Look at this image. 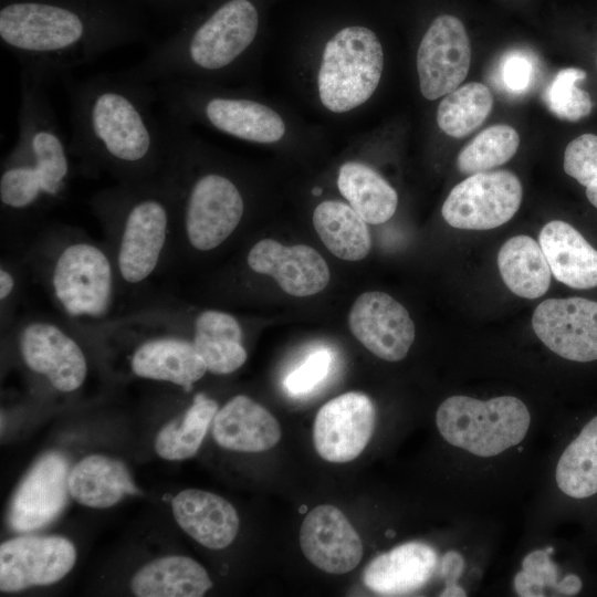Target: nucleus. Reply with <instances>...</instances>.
Listing matches in <instances>:
<instances>
[{"label": "nucleus", "mask_w": 597, "mask_h": 597, "mask_svg": "<svg viewBox=\"0 0 597 597\" xmlns=\"http://www.w3.org/2000/svg\"><path fill=\"white\" fill-rule=\"evenodd\" d=\"M76 562V549L65 537L21 536L0 546V589L19 591L62 579Z\"/></svg>", "instance_id": "obj_13"}, {"label": "nucleus", "mask_w": 597, "mask_h": 597, "mask_svg": "<svg viewBox=\"0 0 597 597\" xmlns=\"http://www.w3.org/2000/svg\"><path fill=\"white\" fill-rule=\"evenodd\" d=\"M564 170L582 186L589 185L597 174V135H580L566 146Z\"/></svg>", "instance_id": "obj_35"}, {"label": "nucleus", "mask_w": 597, "mask_h": 597, "mask_svg": "<svg viewBox=\"0 0 597 597\" xmlns=\"http://www.w3.org/2000/svg\"><path fill=\"white\" fill-rule=\"evenodd\" d=\"M384 63V49L373 30L363 25L342 28L320 54L315 73L320 103L334 114L358 108L377 90Z\"/></svg>", "instance_id": "obj_7"}, {"label": "nucleus", "mask_w": 597, "mask_h": 597, "mask_svg": "<svg viewBox=\"0 0 597 597\" xmlns=\"http://www.w3.org/2000/svg\"><path fill=\"white\" fill-rule=\"evenodd\" d=\"M559 490L574 499L597 493V416L568 444L556 465Z\"/></svg>", "instance_id": "obj_30"}, {"label": "nucleus", "mask_w": 597, "mask_h": 597, "mask_svg": "<svg viewBox=\"0 0 597 597\" xmlns=\"http://www.w3.org/2000/svg\"><path fill=\"white\" fill-rule=\"evenodd\" d=\"M586 196L589 202L597 208V174L586 187Z\"/></svg>", "instance_id": "obj_39"}, {"label": "nucleus", "mask_w": 597, "mask_h": 597, "mask_svg": "<svg viewBox=\"0 0 597 597\" xmlns=\"http://www.w3.org/2000/svg\"><path fill=\"white\" fill-rule=\"evenodd\" d=\"M159 303L182 326L189 327L186 333L209 373L228 375L245 363L248 354L243 346V329L233 315L219 310H203L197 313L188 325L177 317L166 303Z\"/></svg>", "instance_id": "obj_22"}, {"label": "nucleus", "mask_w": 597, "mask_h": 597, "mask_svg": "<svg viewBox=\"0 0 597 597\" xmlns=\"http://www.w3.org/2000/svg\"><path fill=\"white\" fill-rule=\"evenodd\" d=\"M520 146L519 133L498 124L481 130L458 154L457 167L465 175L490 171L509 161Z\"/></svg>", "instance_id": "obj_32"}, {"label": "nucleus", "mask_w": 597, "mask_h": 597, "mask_svg": "<svg viewBox=\"0 0 597 597\" xmlns=\"http://www.w3.org/2000/svg\"><path fill=\"white\" fill-rule=\"evenodd\" d=\"M376 423L371 399L359 391L339 395L321 407L313 425V441L322 459L345 463L368 444Z\"/></svg>", "instance_id": "obj_12"}, {"label": "nucleus", "mask_w": 597, "mask_h": 597, "mask_svg": "<svg viewBox=\"0 0 597 597\" xmlns=\"http://www.w3.org/2000/svg\"><path fill=\"white\" fill-rule=\"evenodd\" d=\"M498 266L507 289L524 298L543 296L551 284V269L540 243L528 235H515L503 243Z\"/></svg>", "instance_id": "obj_27"}, {"label": "nucleus", "mask_w": 597, "mask_h": 597, "mask_svg": "<svg viewBox=\"0 0 597 597\" xmlns=\"http://www.w3.org/2000/svg\"><path fill=\"white\" fill-rule=\"evenodd\" d=\"M69 463L56 452L40 458L17 489L9 510V524L28 532L51 523L67 501Z\"/></svg>", "instance_id": "obj_16"}, {"label": "nucleus", "mask_w": 597, "mask_h": 597, "mask_svg": "<svg viewBox=\"0 0 597 597\" xmlns=\"http://www.w3.org/2000/svg\"><path fill=\"white\" fill-rule=\"evenodd\" d=\"M316 233L338 259L359 261L371 245L367 222L348 205L338 200H325L313 212Z\"/></svg>", "instance_id": "obj_28"}, {"label": "nucleus", "mask_w": 597, "mask_h": 597, "mask_svg": "<svg viewBox=\"0 0 597 597\" xmlns=\"http://www.w3.org/2000/svg\"><path fill=\"white\" fill-rule=\"evenodd\" d=\"M69 494L80 504L105 509L138 492L127 467L119 460L91 454L70 471Z\"/></svg>", "instance_id": "obj_24"}, {"label": "nucleus", "mask_w": 597, "mask_h": 597, "mask_svg": "<svg viewBox=\"0 0 597 597\" xmlns=\"http://www.w3.org/2000/svg\"><path fill=\"white\" fill-rule=\"evenodd\" d=\"M23 265L34 274L64 321L88 329L115 318L122 292L105 245L81 229H44L29 247Z\"/></svg>", "instance_id": "obj_4"}, {"label": "nucleus", "mask_w": 597, "mask_h": 597, "mask_svg": "<svg viewBox=\"0 0 597 597\" xmlns=\"http://www.w3.org/2000/svg\"><path fill=\"white\" fill-rule=\"evenodd\" d=\"M492 107L489 87L470 82L443 96L437 108V124L448 136L462 138L483 124Z\"/></svg>", "instance_id": "obj_31"}, {"label": "nucleus", "mask_w": 597, "mask_h": 597, "mask_svg": "<svg viewBox=\"0 0 597 597\" xmlns=\"http://www.w3.org/2000/svg\"><path fill=\"white\" fill-rule=\"evenodd\" d=\"M137 24L104 0H2L0 42L43 83L137 40Z\"/></svg>", "instance_id": "obj_2"}, {"label": "nucleus", "mask_w": 597, "mask_h": 597, "mask_svg": "<svg viewBox=\"0 0 597 597\" xmlns=\"http://www.w3.org/2000/svg\"><path fill=\"white\" fill-rule=\"evenodd\" d=\"M522 196V184L514 172H478L452 188L441 213L453 228L494 229L512 219L521 206Z\"/></svg>", "instance_id": "obj_10"}, {"label": "nucleus", "mask_w": 597, "mask_h": 597, "mask_svg": "<svg viewBox=\"0 0 597 597\" xmlns=\"http://www.w3.org/2000/svg\"><path fill=\"white\" fill-rule=\"evenodd\" d=\"M101 222L123 294L136 293L170 264L177 190L170 159L153 179L117 182L90 200Z\"/></svg>", "instance_id": "obj_3"}, {"label": "nucleus", "mask_w": 597, "mask_h": 597, "mask_svg": "<svg viewBox=\"0 0 597 597\" xmlns=\"http://www.w3.org/2000/svg\"><path fill=\"white\" fill-rule=\"evenodd\" d=\"M535 63L528 53L514 50L502 56L498 77L503 90L510 94L526 93L535 78Z\"/></svg>", "instance_id": "obj_36"}, {"label": "nucleus", "mask_w": 597, "mask_h": 597, "mask_svg": "<svg viewBox=\"0 0 597 597\" xmlns=\"http://www.w3.org/2000/svg\"><path fill=\"white\" fill-rule=\"evenodd\" d=\"M348 325L364 347L387 362L404 359L415 339V324L408 311L380 291L365 292L356 298Z\"/></svg>", "instance_id": "obj_15"}, {"label": "nucleus", "mask_w": 597, "mask_h": 597, "mask_svg": "<svg viewBox=\"0 0 597 597\" xmlns=\"http://www.w3.org/2000/svg\"><path fill=\"white\" fill-rule=\"evenodd\" d=\"M332 365V354L327 349L313 352L284 379L285 389L292 395L312 391L327 376Z\"/></svg>", "instance_id": "obj_37"}, {"label": "nucleus", "mask_w": 597, "mask_h": 597, "mask_svg": "<svg viewBox=\"0 0 597 597\" xmlns=\"http://www.w3.org/2000/svg\"><path fill=\"white\" fill-rule=\"evenodd\" d=\"M586 72L577 67L559 70L543 93V100L556 117L577 122L589 115L593 103L589 94L577 86Z\"/></svg>", "instance_id": "obj_34"}, {"label": "nucleus", "mask_w": 597, "mask_h": 597, "mask_svg": "<svg viewBox=\"0 0 597 597\" xmlns=\"http://www.w3.org/2000/svg\"><path fill=\"white\" fill-rule=\"evenodd\" d=\"M300 545L304 556L328 574H346L363 557L362 540L336 506L322 504L305 516L300 528Z\"/></svg>", "instance_id": "obj_17"}, {"label": "nucleus", "mask_w": 597, "mask_h": 597, "mask_svg": "<svg viewBox=\"0 0 597 597\" xmlns=\"http://www.w3.org/2000/svg\"><path fill=\"white\" fill-rule=\"evenodd\" d=\"M212 436L228 450L263 452L277 444L281 427L262 405L245 395H238L217 411Z\"/></svg>", "instance_id": "obj_21"}, {"label": "nucleus", "mask_w": 597, "mask_h": 597, "mask_svg": "<svg viewBox=\"0 0 597 597\" xmlns=\"http://www.w3.org/2000/svg\"><path fill=\"white\" fill-rule=\"evenodd\" d=\"M538 243L557 281L574 289L597 286V250L569 223L549 221Z\"/></svg>", "instance_id": "obj_23"}, {"label": "nucleus", "mask_w": 597, "mask_h": 597, "mask_svg": "<svg viewBox=\"0 0 597 597\" xmlns=\"http://www.w3.org/2000/svg\"><path fill=\"white\" fill-rule=\"evenodd\" d=\"M44 83L21 74L18 138L0 168V206L6 219H24L66 193L73 163Z\"/></svg>", "instance_id": "obj_5"}, {"label": "nucleus", "mask_w": 597, "mask_h": 597, "mask_svg": "<svg viewBox=\"0 0 597 597\" xmlns=\"http://www.w3.org/2000/svg\"><path fill=\"white\" fill-rule=\"evenodd\" d=\"M211 587L203 566L181 555L154 559L130 579V589L138 597H201Z\"/></svg>", "instance_id": "obj_25"}, {"label": "nucleus", "mask_w": 597, "mask_h": 597, "mask_svg": "<svg viewBox=\"0 0 597 597\" xmlns=\"http://www.w3.org/2000/svg\"><path fill=\"white\" fill-rule=\"evenodd\" d=\"M536 336L556 355L574 362L597 359V302L547 298L532 317Z\"/></svg>", "instance_id": "obj_14"}, {"label": "nucleus", "mask_w": 597, "mask_h": 597, "mask_svg": "<svg viewBox=\"0 0 597 597\" xmlns=\"http://www.w3.org/2000/svg\"><path fill=\"white\" fill-rule=\"evenodd\" d=\"M436 551L422 542H408L376 556L363 573L364 584L381 596H402L425 586L436 570Z\"/></svg>", "instance_id": "obj_20"}, {"label": "nucleus", "mask_w": 597, "mask_h": 597, "mask_svg": "<svg viewBox=\"0 0 597 597\" xmlns=\"http://www.w3.org/2000/svg\"><path fill=\"white\" fill-rule=\"evenodd\" d=\"M171 510L178 525L207 548H226L238 534L239 515L233 505L218 494L184 490L172 499Z\"/></svg>", "instance_id": "obj_19"}, {"label": "nucleus", "mask_w": 597, "mask_h": 597, "mask_svg": "<svg viewBox=\"0 0 597 597\" xmlns=\"http://www.w3.org/2000/svg\"><path fill=\"white\" fill-rule=\"evenodd\" d=\"M153 85L122 75H98L72 91L70 150L87 172L104 171L117 182L158 177L174 143L172 124L159 119Z\"/></svg>", "instance_id": "obj_1"}, {"label": "nucleus", "mask_w": 597, "mask_h": 597, "mask_svg": "<svg viewBox=\"0 0 597 597\" xmlns=\"http://www.w3.org/2000/svg\"><path fill=\"white\" fill-rule=\"evenodd\" d=\"M21 272L13 263L2 261L0 265V305L2 327H9L12 310L18 301L21 286Z\"/></svg>", "instance_id": "obj_38"}, {"label": "nucleus", "mask_w": 597, "mask_h": 597, "mask_svg": "<svg viewBox=\"0 0 597 597\" xmlns=\"http://www.w3.org/2000/svg\"><path fill=\"white\" fill-rule=\"evenodd\" d=\"M218 404L203 392L193 396L185 413L160 429L155 450L165 460H185L199 450L213 420Z\"/></svg>", "instance_id": "obj_29"}, {"label": "nucleus", "mask_w": 597, "mask_h": 597, "mask_svg": "<svg viewBox=\"0 0 597 597\" xmlns=\"http://www.w3.org/2000/svg\"><path fill=\"white\" fill-rule=\"evenodd\" d=\"M337 188L367 223H384L397 210L398 195L395 188L365 163L349 160L342 164L337 174Z\"/></svg>", "instance_id": "obj_26"}, {"label": "nucleus", "mask_w": 597, "mask_h": 597, "mask_svg": "<svg viewBox=\"0 0 597 597\" xmlns=\"http://www.w3.org/2000/svg\"><path fill=\"white\" fill-rule=\"evenodd\" d=\"M247 264L255 273L272 276L279 286L293 296L314 295L329 282V269L312 247H285L273 239L254 243L247 254Z\"/></svg>", "instance_id": "obj_18"}, {"label": "nucleus", "mask_w": 597, "mask_h": 597, "mask_svg": "<svg viewBox=\"0 0 597 597\" xmlns=\"http://www.w3.org/2000/svg\"><path fill=\"white\" fill-rule=\"evenodd\" d=\"M11 326L19 356L30 371L62 394L74 392L84 385L88 363L71 324L31 316Z\"/></svg>", "instance_id": "obj_9"}, {"label": "nucleus", "mask_w": 597, "mask_h": 597, "mask_svg": "<svg viewBox=\"0 0 597 597\" xmlns=\"http://www.w3.org/2000/svg\"><path fill=\"white\" fill-rule=\"evenodd\" d=\"M442 438L481 458H491L519 444L526 436L531 416L525 404L513 396L479 400L451 396L436 413Z\"/></svg>", "instance_id": "obj_8"}, {"label": "nucleus", "mask_w": 597, "mask_h": 597, "mask_svg": "<svg viewBox=\"0 0 597 597\" xmlns=\"http://www.w3.org/2000/svg\"><path fill=\"white\" fill-rule=\"evenodd\" d=\"M552 548L536 549L525 556L522 569L514 577V589L522 597L574 596L582 589L577 575L558 578L557 566L552 562Z\"/></svg>", "instance_id": "obj_33"}, {"label": "nucleus", "mask_w": 597, "mask_h": 597, "mask_svg": "<svg viewBox=\"0 0 597 597\" xmlns=\"http://www.w3.org/2000/svg\"><path fill=\"white\" fill-rule=\"evenodd\" d=\"M84 334L126 354L129 373L190 390L208 371L184 327L159 304L135 308Z\"/></svg>", "instance_id": "obj_6"}, {"label": "nucleus", "mask_w": 597, "mask_h": 597, "mask_svg": "<svg viewBox=\"0 0 597 597\" xmlns=\"http://www.w3.org/2000/svg\"><path fill=\"white\" fill-rule=\"evenodd\" d=\"M471 45L461 20L451 14L437 17L418 46L416 67L419 88L428 101L449 94L465 80Z\"/></svg>", "instance_id": "obj_11"}]
</instances>
